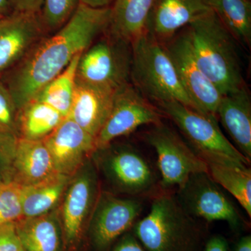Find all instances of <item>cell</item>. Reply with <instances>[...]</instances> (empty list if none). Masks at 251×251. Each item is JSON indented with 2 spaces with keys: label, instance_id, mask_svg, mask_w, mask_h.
<instances>
[{
  "label": "cell",
  "instance_id": "obj_1",
  "mask_svg": "<svg viewBox=\"0 0 251 251\" xmlns=\"http://www.w3.org/2000/svg\"><path fill=\"white\" fill-rule=\"evenodd\" d=\"M110 7L94 9L80 4L70 19L52 35L42 38L9 71L6 85L18 110L34 100L44 86L105 33Z\"/></svg>",
  "mask_w": 251,
  "mask_h": 251
},
{
  "label": "cell",
  "instance_id": "obj_2",
  "mask_svg": "<svg viewBox=\"0 0 251 251\" xmlns=\"http://www.w3.org/2000/svg\"><path fill=\"white\" fill-rule=\"evenodd\" d=\"M185 29L198 67L223 96L245 85L237 41L214 11L195 20Z\"/></svg>",
  "mask_w": 251,
  "mask_h": 251
},
{
  "label": "cell",
  "instance_id": "obj_3",
  "mask_svg": "<svg viewBox=\"0 0 251 251\" xmlns=\"http://www.w3.org/2000/svg\"><path fill=\"white\" fill-rule=\"evenodd\" d=\"M131 46L130 82L145 98L156 104L179 102L202 112L185 90L163 44L147 32Z\"/></svg>",
  "mask_w": 251,
  "mask_h": 251
},
{
  "label": "cell",
  "instance_id": "obj_4",
  "mask_svg": "<svg viewBox=\"0 0 251 251\" xmlns=\"http://www.w3.org/2000/svg\"><path fill=\"white\" fill-rule=\"evenodd\" d=\"M165 117L171 119L186 136L192 148L206 163L249 168L244 156L220 130L217 118L176 101L157 103Z\"/></svg>",
  "mask_w": 251,
  "mask_h": 251
},
{
  "label": "cell",
  "instance_id": "obj_5",
  "mask_svg": "<svg viewBox=\"0 0 251 251\" xmlns=\"http://www.w3.org/2000/svg\"><path fill=\"white\" fill-rule=\"evenodd\" d=\"M192 218L176 196L163 193L153 200L150 213L136 224L135 234L149 251H184L193 227Z\"/></svg>",
  "mask_w": 251,
  "mask_h": 251
},
{
  "label": "cell",
  "instance_id": "obj_6",
  "mask_svg": "<svg viewBox=\"0 0 251 251\" xmlns=\"http://www.w3.org/2000/svg\"><path fill=\"white\" fill-rule=\"evenodd\" d=\"M131 44L105 34L81 54L76 80L118 90L130 82Z\"/></svg>",
  "mask_w": 251,
  "mask_h": 251
},
{
  "label": "cell",
  "instance_id": "obj_7",
  "mask_svg": "<svg viewBox=\"0 0 251 251\" xmlns=\"http://www.w3.org/2000/svg\"><path fill=\"white\" fill-rule=\"evenodd\" d=\"M151 126L145 139L156 151L163 188H179L191 175L208 172L207 163L176 131L162 122Z\"/></svg>",
  "mask_w": 251,
  "mask_h": 251
},
{
  "label": "cell",
  "instance_id": "obj_8",
  "mask_svg": "<svg viewBox=\"0 0 251 251\" xmlns=\"http://www.w3.org/2000/svg\"><path fill=\"white\" fill-rule=\"evenodd\" d=\"M164 117L131 82L122 86L116 91L110 115L96 138V151L141 126L157 125Z\"/></svg>",
  "mask_w": 251,
  "mask_h": 251
},
{
  "label": "cell",
  "instance_id": "obj_9",
  "mask_svg": "<svg viewBox=\"0 0 251 251\" xmlns=\"http://www.w3.org/2000/svg\"><path fill=\"white\" fill-rule=\"evenodd\" d=\"M176 198L191 217L208 222L226 221L232 227H237L240 222V216L235 206L208 172L191 175L179 187Z\"/></svg>",
  "mask_w": 251,
  "mask_h": 251
},
{
  "label": "cell",
  "instance_id": "obj_10",
  "mask_svg": "<svg viewBox=\"0 0 251 251\" xmlns=\"http://www.w3.org/2000/svg\"><path fill=\"white\" fill-rule=\"evenodd\" d=\"M163 44L190 98L203 113L217 117L223 95L198 67L185 27Z\"/></svg>",
  "mask_w": 251,
  "mask_h": 251
},
{
  "label": "cell",
  "instance_id": "obj_11",
  "mask_svg": "<svg viewBox=\"0 0 251 251\" xmlns=\"http://www.w3.org/2000/svg\"><path fill=\"white\" fill-rule=\"evenodd\" d=\"M56 173L73 177L96 151V138L66 117L44 140Z\"/></svg>",
  "mask_w": 251,
  "mask_h": 251
},
{
  "label": "cell",
  "instance_id": "obj_12",
  "mask_svg": "<svg viewBox=\"0 0 251 251\" xmlns=\"http://www.w3.org/2000/svg\"><path fill=\"white\" fill-rule=\"evenodd\" d=\"M45 32L39 14L11 11L0 18V76L17 65Z\"/></svg>",
  "mask_w": 251,
  "mask_h": 251
},
{
  "label": "cell",
  "instance_id": "obj_13",
  "mask_svg": "<svg viewBox=\"0 0 251 251\" xmlns=\"http://www.w3.org/2000/svg\"><path fill=\"white\" fill-rule=\"evenodd\" d=\"M98 200V178L94 167L85 164L73 176L65 193L62 209L66 240L74 243Z\"/></svg>",
  "mask_w": 251,
  "mask_h": 251
},
{
  "label": "cell",
  "instance_id": "obj_14",
  "mask_svg": "<svg viewBox=\"0 0 251 251\" xmlns=\"http://www.w3.org/2000/svg\"><path fill=\"white\" fill-rule=\"evenodd\" d=\"M143 209L137 199H126L103 193L97 200L92 216V233L94 244L104 249L134 223Z\"/></svg>",
  "mask_w": 251,
  "mask_h": 251
},
{
  "label": "cell",
  "instance_id": "obj_15",
  "mask_svg": "<svg viewBox=\"0 0 251 251\" xmlns=\"http://www.w3.org/2000/svg\"><path fill=\"white\" fill-rule=\"evenodd\" d=\"M105 174L120 191L143 195L153 189L156 178L149 162L135 149L111 150L103 161Z\"/></svg>",
  "mask_w": 251,
  "mask_h": 251
},
{
  "label": "cell",
  "instance_id": "obj_16",
  "mask_svg": "<svg viewBox=\"0 0 251 251\" xmlns=\"http://www.w3.org/2000/svg\"><path fill=\"white\" fill-rule=\"evenodd\" d=\"M117 90L76 80L68 117L97 138L111 111Z\"/></svg>",
  "mask_w": 251,
  "mask_h": 251
},
{
  "label": "cell",
  "instance_id": "obj_17",
  "mask_svg": "<svg viewBox=\"0 0 251 251\" xmlns=\"http://www.w3.org/2000/svg\"><path fill=\"white\" fill-rule=\"evenodd\" d=\"M210 11L204 0H156L149 20L148 32L165 44Z\"/></svg>",
  "mask_w": 251,
  "mask_h": 251
},
{
  "label": "cell",
  "instance_id": "obj_18",
  "mask_svg": "<svg viewBox=\"0 0 251 251\" xmlns=\"http://www.w3.org/2000/svg\"><path fill=\"white\" fill-rule=\"evenodd\" d=\"M216 116L237 146V150L251 158V100L247 85L223 96Z\"/></svg>",
  "mask_w": 251,
  "mask_h": 251
},
{
  "label": "cell",
  "instance_id": "obj_19",
  "mask_svg": "<svg viewBox=\"0 0 251 251\" xmlns=\"http://www.w3.org/2000/svg\"><path fill=\"white\" fill-rule=\"evenodd\" d=\"M156 0H115L105 34L132 44L148 30Z\"/></svg>",
  "mask_w": 251,
  "mask_h": 251
},
{
  "label": "cell",
  "instance_id": "obj_20",
  "mask_svg": "<svg viewBox=\"0 0 251 251\" xmlns=\"http://www.w3.org/2000/svg\"><path fill=\"white\" fill-rule=\"evenodd\" d=\"M14 171V181L22 186L36 184L56 173L44 140L18 138Z\"/></svg>",
  "mask_w": 251,
  "mask_h": 251
},
{
  "label": "cell",
  "instance_id": "obj_21",
  "mask_svg": "<svg viewBox=\"0 0 251 251\" xmlns=\"http://www.w3.org/2000/svg\"><path fill=\"white\" fill-rule=\"evenodd\" d=\"M57 213L31 218H22L15 222L22 247L26 251H59L61 231Z\"/></svg>",
  "mask_w": 251,
  "mask_h": 251
},
{
  "label": "cell",
  "instance_id": "obj_22",
  "mask_svg": "<svg viewBox=\"0 0 251 251\" xmlns=\"http://www.w3.org/2000/svg\"><path fill=\"white\" fill-rule=\"evenodd\" d=\"M72 177L54 173L36 184L23 186V218L47 214L64 196Z\"/></svg>",
  "mask_w": 251,
  "mask_h": 251
},
{
  "label": "cell",
  "instance_id": "obj_23",
  "mask_svg": "<svg viewBox=\"0 0 251 251\" xmlns=\"http://www.w3.org/2000/svg\"><path fill=\"white\" fill-rule=\"evenodd\" d=\"M66 118L52 107L33 100L18 112V138L44 140Z\"/></svg>",
  "mask_w": 251,
  "mask_h": 251
},
{
  "label": "cell",
  "instance_id": "obj_24",
  "mask_svg": "<svg viewBox=\"0 0 251 251\" xmlns=\"http://www.w3.org/2000/svg\"><path fill=\"white\" fill-rule=\"evenodd\" d=\"M237 42L251 45V0H204Z\"/></svg>",
  "mask_w": 251,
  "mask_h": 251
},
{
  "label": "cell",
  "instance_id": "obj_25",
  "mask_svg": "<svg viewBox=\"0 0 251 251\" xmlns=\"http://www.w3.org/2000/svg\"><path fill=\"white\" fill-rule=\"evenodd\" d=\"M82 53L77 54L60 74L44 86L34 100L46 103L64 117H68L75 90L77 64Z\"/></svg>",
  "mask_w": 251,
  "mask_h": 251
},
{
  "label": "cell",
  "instance_id": "obj_26",
  "mask_svg": "<svg viewBox=\"0 0 251 251\" xmlns=\"http://www.w3.org/2000/svg\"><path fill=\"white\" fill-rule=\"evenodd\" d=\"M208 173L220 187L226 190L251 217V171L250 168L208 163Z\"/></svg>",
  "mask_w": 251,
  "mask_h": 251
},
{
  "label": "cell",
  "instance_id": "obj_27",
  "mask_svg": "<svg viewBox=\"0 0 251 251\" xmlns=\"http://www.w3.org/2000/svg\"><path fill=\"white\" fill-rule=\"evenodd\" d=\"M79 4L78 0H43L41 23L46 31L58 30L70 19Z\"/></svg>",
  "mask_w": 251,
  "mask_h": 251
},
{
  "label": "cell",
  "instance_id": "obj_28",
  "mask_svg": "<svg viewBox=\"0 0 251 251\" xmlns=\"http://www.w3.org/2000/svg\"><path fill=\"white\" fill-rule=\"evenodd\" d=\"M23 186L14 181L0 183V226L22 219Z\"/></svg>",
  "mask_w": 251,
  "mask_h": 251
},
{
  "label": "cell",
  "instance_id": "obj_29",
  "mask_svg": "<svg viewBox=\"0 0 251 251\" xmlns=\"http://www.w3.org/2000/svg\"><path fill=\"white\" fill-rule=\"evenodd\" d=\"M18 137L0 130V183L14 181V165Z\"/></svg>",
  "mask_w": 251,
  "mask_h": 251
},
{
  "label": "cell",
  "instance_id": "obj_30",
  "mask_svg": "<svg viewBox=\"0 0 251 251\" xmlns=\"http://www.w3.org/2000/svg\"><path fill=\"white\" fill-rule=\"evenodd\" d=\"M18 112L9 89L0 80V130L18 137Z\"/></svg>",
  "mask_w": 251,
  "mask_h": 251
},
{
  "label": "cell",
  "instance_id": "obj_31",
  "mask_svg": "<svg viewBox=\"0 0 251 251\" xmlns=\"http://www.w3.org/2000/svg\"><path fill=\"white\" fill-rule=\"evenodd\" d=\"M15 222L0 226V251H19L22 249Z\"/></svg>",
  "mask_w": 251,
  "mask_h": 251
},
{
  "label": "cell",
  "instance_id": "obj_32",
  "mask_svg": "<svg viewBox=\"0 0 251 251\" xmlns=\"http://www.w3.org/2000/svg\"><path fill=\"white\" fill-rule=\"evenodd\" d=\"M11 11L40 14L43 0H9Z\"/></svg>",
  "mask_w": 251,
  "mask_h": 251
},
{
  "label": "cell",
  "instance_id": "obj_33",
  "mask_svg": "<svg viewBox=\"0 0 251 251\" xmlns=\"http://www.w3.org/2000/svg\"><path fill=\"white\" fill-rule=\"evenodd\" d=\"M113 251H145L134 237L125 236L115 248Z\"/></svg>",
  "mask_w": 251,
  "mask_h": 251
},
{
  "label": "cell",
  "instance_id": "obj_34",
  "mask_svg": "<svg viewBox=\"0 0 251 251\" xmlns=\"http://www.w3.org/2000/svg\"><path fill=\"white\" fill-rule=\"evenodd\" d=\"M204 251H227V243L221 237H214L206 244Z\"/></svg>",
  "mask_w": 251,
  "mask_h": 251
},
{
  "label": "cell",
  "instance_id": "obj_35",
  "mask_svg": "<svg viewBox=\"0 0 251 251\" xmlns=\"http://www.w3.org/2000/svg\"><path fill=\"white\" fill-rule=\"evenodd\" d=\"M79 3L94 8V9H100V8L110 7L115 0H78Z\"/></svg>",
  "mask_w": 251,
  "mask_h": 251
},
{
  "label": "cell",
  "instance_id": "obj_36",
  "mask_svg": "<svg viewBox=\"0 0 251 251\" xmlns=\"http://www.w3.org/2000/svg\"><path fill=\"white\" fill-rule=\"evenodd\" d=\"M235 251H251V237L250 235L242 238L238 242Z\"/></svg>",
  "mask_w": 251,
  "mask_h": 251
},
{
  "label": "cell",
  "instance_id": "obj_37",
  "mask_svg": "<svg viewBox=\"0 0 251 251\" xmlns=\"http://www.w3.org/2000/svg\"><path fill=\"white\" fill-rule=\"evenodd\" d=\"M9 0H0V18L11 13Z\"/></svg>",
  "mask_w": 251,
  "mask_h": 251
},
{
  "label": "cell",
  "instance_id": "obj_38",
  "mask_svg": "<svg viewBox=\"0 0 251 251\" xmlns=\"http://www.w3.org/2000/svg\"><path fill=\"white\" fill-rule=\"evenodd\" d=\"M19 251H26L25 250V249H23V248H22V249H21V250H20Z\"/></svg>",
  "mask_w": 251,
  "mask_h": 251
}]
</instances>
